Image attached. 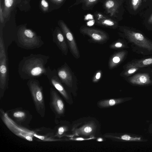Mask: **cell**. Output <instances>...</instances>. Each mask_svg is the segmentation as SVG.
Listing matches in <instances>:
<instances>
[{
	"label": "cell",
	"instance_id": "cell-35",
	"mask_svg": "<svg viewBox=\"0 0 152 152\" xmlns=\"http://www.w3.org/2000/svg\"><path fill=\"white\" fill-rule=\"evenodd\" d=\"M103 139L101 137H99L97 139V141L98 142H102L103 141Z\"/></svg>",
	"mask_w": 152,
	"mask_h": 152
},
{
	"label": "cell",
	"instance_id": "cell-8",
	"mask_svg": "<svg viewBox=\"0 0 152 152\" xmlns=\"http://www.w3.org/2000/svg\"><path fill=\"white\" fill-rule=\"evenodd\" d=\"M6 113L9 117L18 124L30 128L29 124L33 117L28 110L20 107L8 110Z\"/></svg>",
	"mask_w": 152,
	"mask_h": 152
},
{
	"label": "cell",
	"instance_id": "cell-18",
	"mask_svg": "<svg viewBox=\"0 0 152 152\" xmlns=\"http://www.w3.org/2000/svg\"><path fill=\"white\" fill-rule=\"evenodd\" d=\"M128 53L127 50H123L115 52L112 54L109 60V69L111 70L119 65L126 59Z\"/></svg>",
	"mask_w": 152,
	"mask_h": 152
},
{
	"label": "cell",
	"instance_id": "cell-15",
	"mask_svg": "<svg viewBox=\"0 0 152 152\" xmlns=\"http://www.w3.org/2000/svg\"><path fill=\"white\" fill-rule=\"evenodd\" d=\"M53 41L63 54L66 56L67 54L69 46L62 30L60 28L56 27L53 33Z\"/></svg>",
	"mask_w": 152,
	"mask_h": 152
},
{
	"label": "cell",
	"instance_id": "cell-14",
	"mask_svg": "<svg viewBox=\"0 0 152 152\" xmlns=\"http://www.w3.org/2000/svg\"><path fill=\"white\" fill-rule=\"evenodd\" d=\"M96 24L102 27L116 29L118 27L117 20L102 12L96 11L94 13Z\"/></svg>",
	"mask_w": 152,
	"mask_h": 152
},
{
	"label": "cell",
	"instance_id": "cell-1",
	"mask_svg": "<svg viewBox=\"0 0 152 152\" xmlns=\"http://www.w3.org/2000/svg\"><path fill=\"white\" fill-rule=\"evenodd\" d=\"M50 57L40 54H31L23 57L19 62L18 71L20 77L24 80L36 79L42 75L46 76V65Z\"/></svg>",
	"mask_w": 152,
	"mask_h": 152
},
{
	"label": "cell",
	"instance_id": "cell-5",
	"mask_svg": "<svg viewBox=\"0 0 152 152\" xmlns=\"http://www.w3.org/2000/svg\"><path fill=\"white\" fill-rule=\"evenodd\" d=\"M3 35L0 36V99L3 98L8 87L9 81L8 58Z\"/></svg>",
	"mask_w": 152,
	"mask_h": 152
},
{
	"label": "cell",
	"instance_id": "cell-34",
	"mask_svg": "<svg viewBox=\"0 0 152 152\" xmlns=\"http://www.w3.org/2000/svg\"><path fill=\"white\" fill-rule=\"evenodd\" d=\"M148 22L149 23H152V14L151 15L148 20Z\"/></svg>",
	"mask_w": 152,
	"mask_h": 152
},
{
	"label": "cell",
	"instance_id": "cell-12",
	"mask_svg": "<svg viewBox=\"0 0 152 152\" xmlns=\"http://www.w3.org/2000/svg\"><path fill=\"white\" fill-rule=\"evenodd\" d=\"M122 0H104V13L118 21L119 19Z\"/></svg>",
	"mask_w": 152,
	"mask_h": 152
},
{
	"label": "cell",
	"instance_id": "cell-23",
	"mask_svg": "<svg viewBox=\"0 0 152 152\" xmlns=\"http://www.w3.org/2000/svg\"><path fill=\"white\" fill-rule=\"evenodd\" d=\"M17 0H4L3 15L4 18L9 17L16 4Z\"/></svg>",
	"mask_w": 152,
	"mask_h": 152
},
{
	"label": "cell",
	"instance_id": "cell-26",
	"mask_svg": "<svg viewBox=\"0 0 152 152\" xmlns=\"http://www.w3.org/2000/svg\"><path fill=\"white\" fill-rule=\"evenodd\" d=\"M123 70L121 72L120 75L123 77L126 78L132 75L137 71L139 68L134 66H123Z\"/></svg>",
	"mask_w": 152,
	"mask_h": 152
},
{
	"label": "cell",
	"instance_id": "cell-33",
	"mask_svg": "<svg viewBox=\"0 0 152 152\" xmlns=\"http://www.w3.org/2000/svg\"><path fill=\"white\" fill-rule=\"evenodd\" d=\"M88 139H85L82 137H78L76 138H72L70 139L71 140H75V141H82L88 140Z\"/></svg>",
	"mask_w": 152,
	"mask_h": 152
},
{
	"label": "cell",
	"instance_id": "cell-13",
	"mask_svg": "<svg viewBox=\"0 0 152 152\" xmlns=\"http://www.w3.org/2000/svg\"><path fill=\"white\" fill-rule=\"evenodd\" d=\"M57 75L62 83L69 88L73 86L75 75L67 64L65 63L56 70Z\"/></svg>",
	"mask_w": 152,
	"mask_h": 152
},
{
	"label": "cell",
	"instance_id": "cell-19",
	"mask_svg": "<svg viewBox=\"0 0 152 152\" xmlns=\"http://www.w3.org/2000/svg\"><path fill=\"white\" fill-rule=\"evenodd\" d=\"M96 126L93 122L86 124L79 128L73 130L75 135L89 136L94 132Z\"/></svg>",
	"mask_w": 152,
	"mask_h": 152
},
{
	"label": "cell",
	"instance_id": "cell-20",
	"mask_svg": "<svg viewBox=\"0 0 152 152\" xmlns=\"http://www.w3.org/2000/svg\"><path fill=\"white\" fill-rule=\"evenodd\" d=\"M125 66H134L139 68L152 66V56L147 58L135 59L124 65Z\"/></svg>",
	"mask_w": 152,
	"mask_h": 152
},
{
	"label": "cell",
	"instance_id": "cell-29",
	"mask_svg": "<svg viewBox=\"0 0 152 152\" xmlns=\"http://www.w3.org/2000/svg\"><path fill=\"white\" fill-rule=\"evenodd\" d=\"M40 7L43 12H47L49 8L48 2L46 0H41L40 2Z\"/></svg>",
	"mask_w": 152,
	"mask_h": 152
},
{
	"label": "cell",
	"instance_id": "cell-11",
	"mask_svg": "<svg viewBox=\"0 0 152 152\" xmlns=\"http://www.w3.org/2000/svg\"><path fill=\"white\" fill-rule=\"evenodd\" d=\"M58 25L65 36L70 52L75 58L78 59L80 57V52L72 33L62 20L58 21Z\"/></svg>",
	"mask_w": 152,
	"mask_h": 152
},
{
	"label": "cell",
	"instance_id": "cell-9",
	"mask_svg": "<svg viewBox=\"0 0 152 152\" xmlns=\"http://www.w3.org/2000/svg\"><path fill=\"white\" fill-rule=\"evenodd\" d=\"M50 108L55 115V121L63 116L65 113L64 103L57 91L51 87L50 91Z\"/></svg>",
	"mask_w": 152,
	"mask_h": 152
},
{
	"label": "cell",
	"instance_id": "cell-6",
	"mask_svg": "<svg viewBox=\"0 0 152 152\" xmlns=\"http://www.w3.org/2000/svg\"><path fill=\"white\" fill-rule=\"evenodd\" d=\"M1 120L6 126L14 134L18 137L29 141L34 140V129L23 126L13 121L2 108L0 109Z\"/></svg>",
	"mask_w": 152,
	"mask_h": 152
},
{
	"label": "cell",
	"instance_id": "cell-28",
	"mask_svg": "<svg viewBox=\"0 0 152 152\" xmlns=\"http://www.w3.org/2000/svg\"><path fill=\"white\" fill-rule=\"evenodd\" d=\"M118 138L126 141H135L140 140V138L133 137L127 134H124L122 135L120 137Z\"/></svg>",
	"mask_w": 152,
	"mask_h": 152
},
{
	"label": "cell",
	"instance_id": "cell-24",
	"mask_svg": "<svg viewBox=\"0 0 152 152\" xmlns=\"http://www.w3.org/2000/svg\"><path fill=\"white\" fill-rule=\"evenodd\" d=\"M110 49L121 50L129 48L127 42L124 39H118L109 45Z\"/></svg>",
	"mask_w": 152,
	"mask_h": 152
},
{
	"label": "cell",
	"instance_id": "cell-16",
	"mask_svg": "<svg viewBox=\"0 0 152 152\" xmlns=\"http://www.w3.org/2000/svg\"><path fill=\"white\" fill-rule=\"evenodd\" d=\"M34 137L38 141L53 142L59 141L55 137L53 129L45 127L34 129Z\"/></svg>",
	"mask_w": 152,
	"mask_h": 152
},
{
	"label": "cell",
	"instance_id": "cell-7",
	"mask_svg": "<svg viewBox=\"0 0 152 152\" xmlns=\"http://www.w3.org/2000/svg\"><path fill=\"white\" fill-rule=\"evenodd\" d=\"M79 31L81 34L89 38L88 41L91 42L103 44L109 39L107 33L99 29L83 25L80 27Z\"/></svg>",
	"mask_w": 152,
	"mask_h": 152
},
{
	"label": "cell",
	"instance_id": "cell-25",
	"mask_svg": "<svg viewBox=\"0 0 152 152\" xmlns=\"http://www.w3.org/2000/svg\"><path fill=\"white\" fill-rule=\"evenodd\" d=\"M123 101V99H120L105 100L99 102L98 105L102 107H110L119 104L122 102Z\"/></svg>",
	"mask_w": 152,
	"mask_h": 152
},
{
	"label": "cell",
	"instance_id": "cell-3",
	"mask_svg": "<svg viewBox=\"0 0 152 152\" xmlns=\"http://www.w3.org/2000/svg\"><path fill=\"white\" fill-rule=\"evenodd\" d=\"M14 41L19 47L27 50L39 48L44 43L41 36L25 26L18 28Z\"/></svg>",
	"mask_w": 152,
	"mask_h": 152
},
{
	"label": "cell",
	"instance_id": "cell-22",
	"mask_svg": "<svg viewBox=\"0 0 152 152\" xmlns=\"http://www.w3.org/2000/svg\"><path fill=\"white\" fill-rule=\"evenodd\" d=\"M62 124V122L60 121L53 129L55 137L58 139L64 136L65 133L69 130L68 126Z\"/></svg>",
	"mask_w": 152,
	"mask_h": 152
},
{
	"label": "cell",
	"instance_id": "cell-36",
	"mask_svg": "<svg viewBox=\"0 0 152 152\" xmlns=\"http://www.w3.org/2000/svg\"><path fill=\"white\" fill-rule=\"evenodd\" d=\"M151 72L152 73V69H151Z\"/></svg>",
	"mask_w": 152,
	"mask_h": 152
},
{
	"label": "cell",
	"instance_id": "cell-30",
	"mask_svg": "<svg viewBox=\"0 0 152 152\" xmlns=\"http://www.w3.org/2000/svg\"><path fill=\"white\" fill-rule=\"evenodd\" d=\"M141 0H132L131 4L134 10H136L140 5Z\"/></svg>",
	"mask_w": 152,
	"mask_h": 152
},
{
	"label": "cell",
	"instance_id": "cell-32",
	"mask_svg": "<svg viewBox=\"0 0 152 152\" xmlns=\"http://www.w3.org/2000/svg\"><path fill=\"white\" fill-rule=\"evenodd\" d=\"M52 2L57 4H60L64 2L65 0H50Z\"/></svg>",
	"mask_w": 152,
	"mask_h": 152
},
{
	"label": "cell",
	"instance_id": "cell-17",
	"mask_svg": "<svg viewBox=\"0 0 152 152\" xmlns=\"http://www.w3.org/2000/svg\"><path fill=\"white\" fill-rule=\"evenodd\" d=\"M130 83L136 85L145 86L152 84V80L148 73H139L125 78Z\"/></svg>",
	"mask_w": 152,
	"mask_h": 152
},
{
	"label": "cell",
	"instance_id": "cell-2",
	"mask_svg": "<svg viewBox=\"0 0 152 152\" xmlns=\"http://www.w3.org/2000/svg\"><path fill=\"white\" fill-rule=\"evenodd\" d=\"M119 35L130 43L133 48L144 55L152 53V41L141 33L122 26H118Z\"/></svg>",
	"mask_w": 152,
	"mask_h": 152
},
{
	"label": "cell",
	"instance_id": "cell-31",
	"mask_svg": "<svg viewBox=\"0 0 152 152\" xmlns=\"http://www.w3.org/2000/svg\"><path fill=\"white\" fill-rule=\"evenodd\" d=\"M4 17L3 13V10L1 7V4H0V21L1 23H3L4 22Z\"/></svg>",
	"mask_w": 152,
	"mask_h": 152
},
{
	"label": "cell",
	"instance_id": "cell-4",
	"mask_svg": "<svg viewBox=\"0 0 152 152\" xmlns=\"http://www.w3.org/2000/svg\"><path fill=\"white\" fill-rule=\"evenodd\" d=\"M27 85L37 112L41 117H44L46 106L42 87L37 79L28 80Z\"/></svg>",
	"mask_w": 152,
	"mask_h": 152
},
{
	"label": "cell",
	"instance_id": "cell-21",
	"mask_svg": "<svg viewBox=\"0 0 152 152\" xmlns=\"http://www.w3.org/2000/svg\"><path fill=\"white\" fill-rule=\"evenodd\" d=\"M101 0H76L71 7L82 4V8L85 10H92L94 6Z\"/></svg>",
	"mask_w": 152,
	"mask_h": 152
},
{
	"label": "cell",
	"instance_id": "cell-10",
	"mask_svg": "<svg viewBox=\"0 0 152 152\" xmlns=\"http://www.w3.org/2000/svg\"><path fill=\"white\" fill-rule=\"evenodd\" d=\"M46 76L50 84L67 102L69 103L70 99L69 95L63 85V84L59 78L56 69H52L49 66H48Z\"/></svg>",
	"mask_w": 152,
	"mask_h": 152
},
{
	"label": "cell",
	"instance_id": "cell-27",
	"mask_svg": "<svg viewBox=\"0 0 152 152\" xmlns=\"http://www.w3.org/2000/svg\"><path fill=\"white\" fill-rule=\"evenodd\" d=\"M102 74L101 70H98L95 73L92 78V81L94 83L98 82L101 79Z\"/></svg>",
	"mask_w": 152,
	"mask_h": 152
}]
</instances>
